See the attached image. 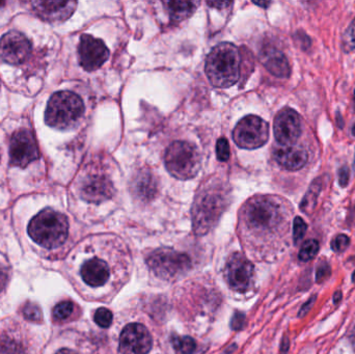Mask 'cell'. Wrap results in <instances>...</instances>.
<instances>
[{"instance_id": "ba28073f", "label": "cell", "mask_w": 355, "mask_h": 354, "mask_svg": "<svg viewBox=\"0 0 355 354\" xmlns=\"http://www.w3.org/2000/svg\"><path fill=\"white\" fill-rule=\"evenodd\" d=\"M233 139L238 147L242 149H258L268 141V124L259 116H245L236 125Z\"/></svg>"}, {"instance_id": "e0dca14e", "label": "cell", "mask_w": 355, "mask_h": 354, "mask_svg": "<svg viewBox=\"0 0 355 354\" xmlns=\"http://www.w3.org/2000/svg\"><path fill=\"white\" fill-rule=\"evenodd\" d=\"M275 161L290 172L302 170L306 162L309 155L306 149L300 145H279L273 151Z\"/></svg>"}, {"instance_id": "83f0119b", "label": "cell", "mask_w": 355, "mask_h": 354, "mask_svg": "<svg viewBox=\"0 0 355 354\" xmlns=\"http://www.w3.org/2000/svg\"><path fill=\"white\" fill-rule=\"evenodd\" d=\"M97 326L102 328H108L112 326V312L105 308H100L96 311L95 316H94Z\"/></svg>"}, {"instance_id": "5b68a950", "label": "cell", "mask_w": 355, "mask_h": 354, "mask_svg": "<svg viewBox=\"0 0 355 354\" xmlns=\"http://www.w3.org/2000/svg\"><path fill=\"white\" fill-rule=\"evenodd\" d=\"M83 114L85 104L78 95L72 91H58L48 102L46 124L58 130H70L79 124Z\"/></svg>"}, {"instance_id": "cb8c5ba5", "label": "cell", "mask_w": 355, "mask_h": 354, "mask_svg": "<svg viewBox=\"0 0 355 354\" xmlns=\"http://www.w3.org/2000/svg\"><path fill=\"white\" fill-rule=\"evenodd\" d=\"M172 342L179 354H193L196 351V341L190 337H174Z\"/></svg>"}, {"instance_id": "ffe728a7", "label": "cell", "mask_w": 355, "mask_h": 354, "mask_svg": "<svg viewBox=\"0 0 355 354\" xmlns=\"http://www.w3.org/2000/svg\"><path fill=\"white\" fill-rule=\"evenodd\" d=\"M164 6L174 22L189 18L196 10V3L193 1H164Z\"/></svg>"}, {"instance_id": "2e32d148", "label": "cell", "mask_w": 355, "mask_h": 354, "mask_svg": "<svg viewBox=\"0 0 355 354\" xmlns=\"http://www.w3.org/2000/svg\"><path fill=\"white\" fill-rule=\"evenodd\" d=\"M77 3L74 1H33V12L48 22L66 20L74 12Z\"/></svg>"}, {"instance_id": "d4e9b609", "label": "cell", "mask_w": 355, "mask_h": 354, "mask_svg": "<svg viewBox=\"0 0 355 354\" xmlns=\"http://www.w3.org/2000/svg\"><path fill=\"white\" fill-rule=\"evenodd\" d=\"M319 251V242L315 239H310L304 243L300 251V260L302 262H309L316 257Z\"/></svg>"}, {"instance_id": "3957f363", "label": "cell", "mask_w": 355, "mask_h": 354, "mask_svg": "<svg viewBox=\"0 0 355 354\" xmlns=\"http://www.w3.org/2000/svg\"><path fill=\"white\" fill-rule=\"evenodd\" d=\"M240 62L239 50L235 45L219 44L209 53L205 72L213 87L227 89L235 85L239 79Z\"/></svg>"}, {"instance_id": "f35d334b", "label": "cell", "mask_w": 355, "mask_h": 354, "mask_svg": "<svg viewBox=\"0 0 355 354\" xmlns=\"http://www.w3.org/2000/svg\"><path fill=\"white\" fill-rule=\"evenodd\" d=\"M56 354H78V353H75L74 351H71V349L64 348V349H60V351H58V353H56Z\"/></svg>"}, {"instance_id": "ac0fdd59", "label": "cell", "mask_w": 355, "mask_h": 354, "mask_svg": "<svg viewBox=\"0 0 355 354\" xmlns=\"http://www.w3.org/2000/svg\"><path fill=\"white\" fill-rule=\"evenodd\" d=\"M80 276L89 286L103 287L110 280V267L103 260L93 258L83 264Z\"/></svg>"}, {"instance_id": "9a60e30c", "label": "cell", "mask_w": 355, "mask_h": 354, "mask_svg": "<svg viewBox=\"0 0 355 354\" xmlns=\"http://www.w3.org/2000/svg\"><path fill=\"white\" fill-rule=\"evenodd\" d=\"M114 188L107 176L99 172L89 174L83 179L80 186V195L85 201L99 204L112 199Z\"/></svg>"}, {"instance_id": "52a82bcc", "label": "cell", "mask_w": 355, "mask_h": 354, "mask_svg": "<svg viewBox=\"0 0 355 354\" xmlns=\"http://www.w3.org/2000/svg\"><path fill=\"white\" fill-rule=\"evenodd\" d=\"M147 263L154 274L164 280L183 276L191 265L187 255L172 249H156L147 258Z\"/></svg>"}, {"instance_id": "836d02e7", "label": "cell", "mask_w": 355, "mask_h": 354, "mask_svg": "<svg viewBox=\"0 0 355 354\" xmlns=\"http://www.w3.org/2000/svg\"><path fill=\"white\" fill-rule=\"evenodd\" d=\"M295 39L298 43V46H300L302 49L306 50L310 48L311 39L306 33L297 31V33H296Z\"/></svg>"}, {"instance_id": "277c9868", "label": "cell", "mask_w": 355, "mask_h": 354, "mask_svg": "<svg viewBox=\"0 0 355 354\" xmlns=\"http://www.w3.org/2000/svg\"><path fill=\"white\" fill-rule=\"evenodd\" d=\"M28 234L41 247L55 249L64 245L68 238V220L64 214L47 208L31 220Z\"/></svg>"}, {"instance_id": "8d00e7d4", "label": "cell", "mask_w": 355, "mask_h": 354, "mask_svg": "<svg viewBox=\"0 0 355 354\" xmlns=\"http://www.w3.org/2000/svg\"><path fill=\"white\" fill-rule=\"evenodd\" d=\"M8 269L0 263V292L3 290L4 287L8 284Z\"/></svg>"}, {"instance_id": "60d3db41", "label": "cell", "mask_w": 355, "mask_h": 354, "mask_svg": "<svg viewBox=\"0 0 355 354\" xmlns=\"http://www.w3.org/2000/svg\"><path fill=\"white\" fill-rule=\"evenodd\" d=\"M256 4H258V6H265V8H267V6L270 4V2H256Z\"/></svg>"}, {"instance_id": "4dcf8cb0", "label": "cell", "mask_w": 355, "mask_h": 354, "mask_svg": "<svg viewBox=\"0 0 355 354\" xmlns=\"http://www.w3.org/2000/svg\"><path fill=\"white\" fill-rule=\"evenodd\" d=\"M350 239L346 235H338L333 241H331V249L336 253H342L349 247Z\"/></svg>"}, {"instance_id": "5bb4252c", "label": "cell", "mask_w": 355, "mask_h": 354, "mask_svg": "<svg viewBox=\"0 0 355 354\" xmlns=\"http://www.w3.org/2000/svg\"><path fill=\"white\" fill-rule=\"evenodd\" d=\"M31 52V42L19 31H8L0 39V58L6 64H22Z\"/></svg>"}, {"instance_id": "74e56055", "label": "cell", "mask_w": 355, "mask_h": 354, "mask_svg": "<svg viewBox=\"0 0 355 354\" xmlns=\"http://www.w3.org/2000/svg\"><path fill=\"white\" fill-rule=\"evenodd\" d=\"M210 6H216V8H220L221 6H227L232 4V2H207Z\"/></svg>"}, {"instance_id": "7a4b0ae2", "label": "cell", "mask_w": 355, "mask_h": 354, "mask_svg": "<svg viewBox=\"0 0 355 354\" xmlns=\"http://www.w3.org/2000/svg\"><path fill=\"white\" fill-rule=\"evenodd\" d=\"M282 208L277 197L269 195L252 197L242 207L240 214L244 232L258 236L275 232L284 220Z\"/></svg>"}, {"instance_id": "7c38bea8", "label": "cell", "mask_w": 355, "mask_h": 354, "mask_svg": "<svg viewBox=\"0 0 355 354\" xmlns=\"http://www.w3.org/2000/svg\"><path fill=\"white\" fill-rule=\"evenodd\" d=\"M152 346L151 334L143 324H128L121 333L119 346L121 354H148Z\"/></svg>"}, {"instance_id": "484cf974", "label": "cell", "mask_w": 355, "mask_h": 354, "mask_svg": "<svg viewBox=\"0 0 355 354\" xmlns=\"http://www.w3.org/2000/svg\"><path fill=\"white\" fill-rule=\"evenodd\" d=\"M341 41L342 49L344 52L349 53V52L354 51L355 49V18L342 35Z\"/></svg>"}, {"instance_id": "7bdbcfd3", "label": "cell", "mask_w": 355, "mask_h": 354, "mask_svg": "<svg viewBox=\"0 0 355 354\" xmlns=\"http://www.w3.org/2000/svg\"><path fill=\"white\" fill-rule=\"evenodd\" d=\"M354 281L355 282V272H354Z\"/></svg>"}, {"instance_id": "30bf717a", "label": "cell", "mask_w": 355, "mask_h": 354, "mask_svg": "<svg viewBox=\"0 0 355 354\" xmlns=\"http://www.w3.org/2000/svg\"><path fill=\"white\" fill-rule=\"evenodd\" d=\"M225 278L230 288L238 293L246 292L254 281V266L242 254H233L225 266Z\"/></svg>"}, {"instance_id": "1f68e13d", "label": "cell", "mask_w": 355, "mask_h": 354, "mask_svg": "<svg viewBox=\"0 0 355 354\" xmlns=\"http://www.w3.org/2000/svg\"><path fill=\"white\" fill-rule=\"evenodd\" d=\"M216 154L217 158L220 161H227L230 157V149H229V143H227V139H219L218 141H217L216 145Z\"/></svg>"}, {"instance_id": "7402d4cb", "label": "cell", "mask_w": 355, "mask_h": 354, "mask_svg": "<svg viewBox=\"0 0 355 354\" xmlns=\"http://www.w3.org/2000/svg\"><path fill=\"white\" fill-rule=\"evenodd\" d=\"M321 189H322V181H321V178H317L316 180L313 181L308 193H306L304 200H302V205H300L302 211L306 212H306L310 213V212L315 209Z\"/></svg>"}, {"instance_id": "4316f807", "label": "cell", "mask_w": 355, "mask_h": 354, "mask_svg": "<svg viewBox=\"0 0 355 354\" xmlns=\"http://www.w3.org/2000/svg\"><path fill=\"white\" fill-rule=\"evenodd\" d=\"M74 305L71 301H62L53 310V317L56 320H66L72 315Z\"/></svg>"}, {"instance_id": "603a6c76", "label": "cell", "mask_w": 355, "mask_h": 354, "mask_svg": "<svg viewBox=\"0 0 355 354\" xmlns=\"http://www.w3.org/2000/svg\"><path fill=\"white\" fill-rule=\"evenodd\" d=\"M0 354H25L24 347L10 336L0 337Z\"/></svg>"}, {"instance_id": "d590c367", "label": "cell", "mask_w": 355, "mask_h": 354, "mask_svg": "<svg viewBox=\"0 0 355 354\" xmlns=\"http://www.w3.org/2000/svg\"><path fill=\"white\" fill-rule=\"evenodd\" d=\"M350 175H349V168L347 166H343V168H340L339 170V183L340 186L346 187L349 183Z\"/></svg>"}, {"instance_id": "d6a6232c", "label": "cell", "mask_w": 355, "mask_h": 354, "mask_svg": "<svg viewBox=\"0 0 355 354\" xmlns=\"http://www.w3.org/2000/svg\"><path fill=\"white\" fill-rule=\"evenodd\" d=\"M244 322H245V315L243 313L237 312L232 318L231 328L234 330H240L243 328Z\"/></svg>"}, {"instance_id": "ab89813d", "label": "cell", "mask_w": 355, "mask_h": 354, "mask_svg": "<svg viewBox=\"0 0 355 354\" xmlns=\"http://www.w3.org/2000/svg\"><path fill=\"white\" fill-rule=\"evenodd\" d=\"M350 341H352V347H354L355 351V328L352 332V336H350Z\"/></svg>"}, {"instance_id": "ee69618b", "label": "cell", "mask_w": 355, "mask_h": 354, "mask_svg": "<svg viewBox=\"0 0 355 354\" xmlns=\"http://www.w3.org/2000/svg\"><path fill=\"white\" fill-rule=\"evenodd\" d=\"M354 104H355V91H354Z\"/></svg>"}, {"instance_id": "8fae6325", "label": "cell", "mask_w": 355, "mask_h": 354, "mask_svg": "<svg viewBox=\"0 0 355 354\" xmlns=\"http://www.w3.org/2000/svg\"><path fill=\"white\" fill-rule=\"evenodd\" d=\"M275 139L279 145H294L302 132V118L292 108H284L275 118Z\"/></svg>"}, {"instance_id": "d6986e66", "label": "cell", "mask_w": 355, "mask_h": 354, "mask_svg": "<svg viewBox=\"0 0 355 354\" xmlns=\"http://www.w3.org/2000/svg\"><path fill=\"white\" fill-rule=\"evenodd\" d=\"M261 60L265 68L279 78H287L291 74L289 62L283 52L273 47L265 48L261 52Z\"/></svg>"}, {"instance_id": "e575fe53", "label": "cell", "mask_w": 355, "mask_h": 354, "mask_svg": "<svg viewBox=\"0 0 355 354\" xmlns=\"http://www.w3.org/2000/svg\"><path fill=\"white\" fill-rule=\"evenodd\" d=\"M329 274H331V267H329V264L322 263L317 270V281L321 282V281L329 278Z\"/></svg>"}, {"instance_id": "4fadbf2b", "label": "cell", "mask_w": 355, "mask_h": 354, "mask_svg": "<svg viewBox=\"0 0 355 354\" xmlns=\"http://www.w3.org/2000/svg\"><path fill=\"white\" fill-rule=\"evenodd\" d=\"M79 62L85 71L93 72L101 68L110 57V50L101 39L83 35L78 46Z\"/></svg>"}, {"instance_id": "9c48e42d", "label": "cell", "mask_w": 355, "mask_h": 354, "mask_svg": "<svg viewBox=\"0 0 355 354\" xmlns=\"http://www.w3.org/2000/svg\"><path fill=\"white\" fill-rule=\"evenodd\" d=\"M40 152L33 133L21 129L14 133L10 143V164L19 168H26L31 162L39 159Z\"/></svg>"}, {"instance_id": "f546056e", "label": "cell", "mask_w": 355, "mask_h": 354, "mask_svg": "<svg viewBox=\"0 0 355 354\" xmlns=\"http://www.w3.org/2000/svg\"><path fill=\"white\" fill-rule=\"evenodd\" d=\"M306 230H308V226L304 220L302 218H296L293 222V239L295 245L304 238Z\"/></svg>"}, {"instance_id": "8992f818", "label": "cell", "mask_w": 355, "mask_h": 354, "mask_svg": "<svg viewBox=\"0 0 355 354\" xmlns=\"http://www.w3.org/2000/svg\"><path fill=\"white\" fill-rule=\"evenodd\" d=\"M166 166L171 175L179 180H189L200 172L202 166L200 152L187 141H175L166 153Z\"/></svg>"}, {"instance_id": "f1b7e54d", "label": "cell", "mask_w": 355, "mask_h": 354, "mask_svg": "<svg viewBox=\"0 0 355 354\" xmlns=\"http://www.w3.org/2000/svg\"><path fill=\"white\" fill-rule=\"evenodd\" d=\"M22 313L25 319L29 320V321H41L43 318V314H42V310L40 309L39 306L33 303H27L23 308Z\"/></svg>"}, {"instance_id": "44dd1931", "label": "cell", "mask_w": 355, "mask_h": 354, "mask_svg": "<svg viewBox=\"0 0 355 354\" xmlns=\"http://www.w3.org/2000/svg\"><path fill=\"white\" fill-rule=\"evenodd\" d=\"M135 191L143 199H150L156 193V181L151 174L143 172L135 179Z\"/></svg>"}, {"instance_id": "f6af8a7d", "label": "cell", "mask_w": 355, "mask_h": 354, "mask_svg": "<svg viewBox=\"0 0 355 354\" xmlns=\"http://www.w3.org/2000/svg\"><path fill=\"white\" fill-rule=\"evenodd\" d=\"M354 170H355V159H354Z\"/></svg>"}, {"instance_id": "6da1fadb", "label": "cell", "mask_w": 355, "mask_h": 354, "mask_svg": "<svg viewBox=\"0 0 355 354\" xmlns=\"http://www.w3.org/2000/svg\"><path fill=\"white\" fill-rule=\"evenodd\" d=\"M230 189L221 180H210L202 187L194 200L192 224L196 235H205L217 224L227 207Z\"/></svg>"}, {"instance_id": "b9f144b4", "label": "cell", "mask_w": 355, "mask_h": 354, "mask_svg": "<svg viewBox=\"0 0 355 354\" xmlns=\"http://www.w3.org/2000/svg\"><path fill=\"white\" fill-rule=\"evenodd\" d=\"M352 135H354V136H355V123H354V126H352Z\"/></svg>"}]
</instances>
